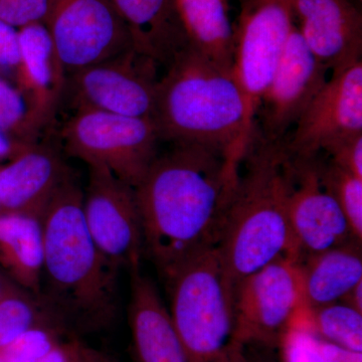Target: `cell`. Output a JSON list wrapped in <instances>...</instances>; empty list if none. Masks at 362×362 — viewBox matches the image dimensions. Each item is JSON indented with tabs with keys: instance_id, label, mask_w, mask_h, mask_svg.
I'll use <instances>...</instances> for the list:
<instances>
[{
	"instance_id": "obj_1",
	"label": "cell",
	"mask_w": 362,
	"mask_h": 362,
	"mask_svg": "<svg viewBox=\"0 0 362 362\" xmlns=\"http://www.w3.org/2000/svg\"><path fill=\"white\" fill-rule=\"evenodd\" d=\"M240 168L218 150L173 145L135 187L144 255L165 280L188 259L218 247Z\"/></svg>"
},
{
	"instance_id": "obj_2",
	"label": "cell",
	"mask_w": 362,
	"mask_h": 362,
	"mask_svg": "<svg viewBox=\"0 0 362 362\" xmlns=\"http://www.w3.org/2000/svg\"><path fill=\"white\" fill-rule=\"evenodd\" d=\"M83 195L71 175L42 216L44 265L39 298L73 338L107 329L118 313L120 271L90 237Z\"/></svg>"
},
{
	"instance_id": "obj_3",
	"label": "cell",
	"mask_w": 362,
	"mask_h": 362,
	"mask_svg": "<svg viewBox=\"0 0 362 362\" xmlns=\"http://www.w3.org/2000/svg\"><path fill=\"white\" fill-rule=\"evenodd\" d=\"M289 178L284 142L256 136L240 164L218 246L233 290L276 259H296L288 216Z\"/></svg>"
},
{
	"instance_id": "obj_4",
	"label": "cell",
	"mask_w": 362,
	"mask_h": 362,
	"mask_svg": "<svg viewBox=\"0 0 362 362\" xmlns=\"http://www.w3.org/2000/svg\"><path fill=\"white\" fill-rule=\"evenodd\" d=\"M153 119L162 141L218 150L240 168L245 107L232 68L188 47L158 80Z\"/></svg>"
},
{
	"instance_id": "obj_5",
	"label": "cell",
	"mask_w": 362,
	"mask_h": 362,
	"mask_svg": "<svg viewBox=\"0 0 362 362\" xmlns=\"http://www.w3.org/2000/svg\"><path fill=\"white\" fill-rule=\"evenodd\" d=\"M169 312L192 362H218L235 341L233 286L218 247L188 259L164 280Z\"/></svg>"
},
{
	"instance_id": "obj_6",
	"label": "cell",
	"mask_w": 362,
	"mask_h": 362,
	"mask_svg": "<svg viewBox=\"0 0 362 362\" xmlns=\"http://www.w3.org/2000/svg\"><path fill=\"white\" fill-rule=\"evenodd\" d=\"M293 0H246L233 28L232 73L245 107L242 150L256 137L262 99L295 26Z\"/></svg>"
},
{
	"instance_id": "obj_7",
	"label": "cell",
	"mask_w": 362,
	"mask_h": 362,
	"mask_svg": "<svg viewBox=\"0 0 362 362\" xmlns=\"http://www.w3.org/2000/svg\"><path fill=\"white\" fill-rule=\"evenodd\" d=\"M66 154L101 166L136 187L159 154L162 142L151 117L77 111L62 130Z\"/></svg>"
},
{
	"instance_id": "obj_8",
	"label": "cell",
	"mask_w": 362,
	"mask_h": 362,
	"mask_svg": "<svg viewBox=\"0 0 362 362\" xmlns=\"http://www.w3.org/2000/svg\"><path fill=\"white\" fill-rule=\"evenodd\" d=\"M233 310L235 341L280 347L307 312L297 259L283 257L240 281L233 290Z\"/></svg>"
},
{
	"instance_id": "obj_9",
	"label": "cell",
	"mask_w": 362,
	"mask_h": 362,
	"mask_svg": "<svg viewBox=\"0 0 362 362\" xmlns=\"http://www.w3.org/2000/svg\"><path fill=\"white\" fill-rule=\"evenodd\" d=\"M156 66L131 49L66 76L64 99L68 96L75 112L153 118Z\"/></svg>"
},
{
	"instance_id": "obj_10",
	"label": "cell",
	"mask_w": 362,
	"mask_h": 362,
	"mask_svg": "<svg viewBox=\"0 0 362 362\" xmlns=\"http://www.w3.org/2000/svg\"><path fill=\"white\" fill-rule=\"evenodd\" d=\"M83 213L95 245L114 268L141 267L144 240L135 187L108 169L89 166Z\"/></svg>"
},
{
	"instance_id": "obj_11",
	"label": "cell",
	"mask_w": 362,
	"mask_h": 362,
	"mask_svg": "<svg viewBox=\"0 0 362 362\" xmlns=\"http://www.w3.org/2000/svg\"><path fill=\"white\" fill-rule=\"evenodd\" d=\"M44 23L66 76L133 49L108 0H49Z\"/></svg>"
},
{
	"instance_id": "obj_12",
	"label": "cell",
	"mask_w": 362,
	"mask_h": 362,
	"mask_svg": "<svg viewBox=\"0 0 362 362\" xmlns=\"http://www.w3.org/2000/svg\"><path fill=\"white\" fill-rule=\"evenodd\" d=\"M288 216L297 261L356 240L326 185L318 156H290Z\"/></svg>"
},
{
	"instance_id": "obj_13",
	"label": "cell",
	"mask_w": 362,
	"mask_h": 362,
	"mask_svg": "<svg viewBox=\"0 0 362 362\" xmlns=\"http://www.w3.org/2000/svg\"><path fill=\"white\" fill-rule=\"evenodd\" d=\"M362 133V62L327 78L284 142L290 156H318L343 138Z\"/></svg>"
},
{
	"instance_id": "obj_14",
	"label": "cell",
	"mask_w": 362,
	"mask_h": 362,
	"mask_svg": "<svg viewBox=\"0 0 362 362\" xmlns=\"http://www.w3.org/2000/svg\"><path fill=\"white\" fill-rule=\"evenodd\" d=\"M327 69L315 58L295 25L258 112L262 137L283 141L327 81Z\"/></svg>"
},
{
	"instance_id": "obj_15",
	"label": "cell",
	"mask_w": 362,
	"mask_h": 362,
	"mask_svg": "<svg viewBox=\"0 0 362 362\" xmlns=\"http://www.w3.org/2000/svg\"><path fill=\"white\" fill-rule=\"evenodd\" d=\"M293 11L305 44L328 71L361 61L362 16L350 0H293Z\"/></svg>"
},
{
	"instance_id": "obj_16",
	"label": "cell",
	"mask_w": 362,
	"mask_h": 362,
	"mask_svg": "<svg viewBox=\"0 0 362 362\" xmlns=\"http://www.w3.org/2000/svg\"><path fill=\"white\" fill-rule=\"evenodd\" d=\"M20 62L13 83L40 132L54 121L65 96L66 73L44 23L18 28Z\"/></svg>"
},
{
	"instance_id": "obj_17",
	"label": "cell",
	"mask_w": 362,
	"mask_h": 362,
	"mask_svg": "<svg viewBox=\"0 0 362 362\" xmlns=\"http://www.w3.org/2000/svg\"><path fill=\"white\" fill-rule=\"evenodd\" d=\"M73 175L59 152L39 141L30 143L0 164V211L42 218L52 197Z\"/></svg>"
},
{
	"instance_id": "obj_18",
	"label": "cell",
	"mask_w": 362,
	"mask_h": 362,
	"mask_svg": "<svg viewBox=\"0 0 362 362\" xmlns=\"http://www.w3.org/2000/svg\"><path fill=\"white\" fill-rule=\"evenodd\" d=\"M130 275L128 322L138 362H192L156 284L141 267Z\"/></svg>"
},
{
	"instance_id": "obj_19",
	"label": "cell",
	"mask_w": 362,
	"mask_h": 362,
	"mask_svg": "<svg viewBox=\"0 0 362 362\" xmlns=\"http://www.w3.org/2000/svg\"><path fill=\"white\" fill-rule=\"evenodd\" d=\"M127 28L133 49L168 68L188 45L175 0H108Z\"/></svg>"
},
{
	"instance_id": "obj_20",
	"label": "cell",
	"mask_w": 362,
	"mask_h": 362,
	"mask_svg": "<svg viewBox=\"0 0 362 362\" xmlns=\"http://www.w3.org/2000/svg\"><path fill=\"white\" fill-rule=\"evenodd\" d=\"M298 263L307 310L335 303L362 281L361 242L351 240Z\"/></svg>"
},
{
	"instance_id": "obj_21",
	"label": "cell",
	"mask_w": 362,
	"mask_h": 362,
	"mask_svg": "<svg viewBox=\"0 0 362 362\" xmlns=\"http://www.w3.org/2000/svg\"><path fill=\"white\" fill-rule=\"evenodd\" d=\"M44 265L42 218L0 211V267L21 289L39 297Z\"/></svg>"
},
{
	"instance_id": "obj_22",
	"label": "cell",
	"mask_w": 362,
	"mask_h": 362,
	"mask_svg": "<svg viewBox=\"0 0 362 362\" xmlns=\"http://www.w3.org/2000/svg\"><path fill=\"white\" fill-rule=\"evenodd\" d=\"M188 45L218 65L232 68L233 28L225 0H175Z\"/></svg>"
},
{
	"instance_id": "obj_23",
	"label": "cell",
	"mask_w": 362,
	"mask_h": 362,
	"mask_svg": "<svg viewBox=\"0 0 362 362\" xmlns=\"http://www.w3.org/2000/svg\"><path fill=\"white\" fill-rule=\"evenodd\" d=\"M299 325L325 341L362 352V313L341 302L308 309Z\"/></svg>"
},
{
	"instance_id": "obj_24",
	"label": "cell",
	"mask_w": 362,
	"mask_h": 362,
	"mask_svg": "<svg viewBox=\"0 0 362 362\" xmlns=\"http://www.w3.org/2000/svg\"><path fill=\"white\" fill-rule=\"evenodd\" d=\"M37 326H51L66 334L42 300L32 293L20 288L0 301V350Z\"/></svg>"
},
{
	"instance_id": "obj_25",
	"label": "cell",
	"mask_w": 362,
	"mask_h": 362,
	"mask_svg": "<svg viewBox=\"0 0 362 362\" xmlns=\"http://www.w3.org/2000/svg\"><path fill=\"white\" fill-rule=\"evenodd\" d=\"M322 175L352 235L362 242V178L343 170L329 160L322 161Z\"/></svg>"
},
{
	"instance_id": "obj_26",
	"label": "cell",
	"mask_w": 362,
	"mask_h": 362,
	"mask_svg": "<svg viewBox=\"0 0 362 362\" xmlns=\"http://www.w3.org/2000/svg\"><path fill=\"white\" fill-rule=\"evenodd\" d=\"M0 131L21 143L39 140L40 131L33 123L25 99L13 81L0 75Z\"/></svg>"
},
{
	"instance_id": "obj_27",
	"label": "cell",
	"mask_w": 362,
	"mask_h": 362,
	"mask_svg": "<svg viewBox=\"0 0 362 362\" xmlns=\"http://www.w3.org/2000/svg\"><path fill=\"white\" fill-rule=\"evenodd\" d=\"M62 335L66 334L51 326L33 327L0 350V358L4 362H39L58 346Z\"/></svg>"
},
{
	"instance_id": "obj_28",
	"label": "cell",
	"mask_w": 362,
	"mask_h": 362,
	"mask_svg": "<svg viewBox=\"0 0 362 362\" xmlns=\"http://www.w3.org/2000/svg\"><path fill=\"white\" fill-rule=\"evenodd\" d=\"M283 362H325L318 346L317 337L304 326H294L280 345Z\"/></svg>"
},
{
	"instance_id": "obj_29",
	"label": "cell",
	"mask_w": 362,
	"mask_h": 362,
	"mask_svg": "<svg viewBox=\"0 0 362 362\" xmlns=\"http://www.w3.org/2000/svg\"><path fill=\"white\" fill-rule=\"evenodd\" d=\"M49 0H0V20L16 28L45 23Z\"/></svg>"
},
{
	"instance_id": "obj_30",
	"label": "cell",
	"mask_w": 362,
	"mask_h": 362,
	"mask_svg": "<svg viewBox=\"0 0 362 362\" xmlns=\"http://www.w3.org/2000/svg\"><path fill=\"white\" fill-rule=\"evenodd\" d=\"M324 152L329 156L331 163L362 178V133L343 138Z\"/></svg>"
},
{
	"instance_id": "obj_31",
	"label": "cell",
	"mask_w": 362,
	"mask_h": 362,
	"mask_svg": "<svg viewBox=\"0 0 362 362\" xmlns=\"http://www.w3.org/2000/svg\"><path fill=\"white\" fill-rule=\"evenodd\" d=\"M20 62L18 28L0 20V75L13 81Z\"/></svg>"
},
{
	"instance_id": "obj_32",
	"label": "cell",
	"mask_w": 362,
	"mask_h": 362,
	"mask_svg": "<svg viewBox=\"0 0 362 362\" xmlns=\"http://www.w3.org/2000/svg\"><path fill=\"white\" fill-rule=\"evenodd\" d=\"M317 346L325 362H362V352L338 346L317 337Z\"/></svg>"
},
{
	"instance_id": "obj_33",
	"label": "cell",
	"mask_w": 362,
	"mask_h": 362,
	"mask_svg": "<svg viewBox=\"0 0 362 362\" xmlns=\"http://www.w3.org/2000/svg\"><path fill=\"white\" fill-rule=\"evenodd\" d=\"M243 349L247 362H283L280 347L252 342L243 344Z\"/></svg>"
},
{
	"instance_id": "obj_34",
	"label": "cell",
	"mask_w": 362,
	"mask_h": 362,
	"mask_svg": "<svg viewBox=\"0 0 362 362\" xmlns=\"http://www.w3.org/2000/svg\"><path fill=\"white\" fill-rule=\"evenodd\" d=\"M70 344L74 362H105L104 354L86 346L78 338H71Z\"/></svg>"
},
{
	"instance_id": "obj_35",
	"label": "cell",
	"mask_w": 362,
	"mask_h": 362,
	"mask_svg": "<svg viewBox=\"0 0 362 362\" xmlns=\"http://www.w3.org/2000/svg\"><path fill=\"white\" fill-rule=\"evenodd\" d=\"M30 143H21L0 131V164L11 160Z\"/></svg>"
},
{
	"instance_id": "obj_36",
	"label": "cell",
	"mask_w": 362,
	"mask_h": 362,
	"mask_svg": "<svg viewBox=\"0 0 362 362\" xmlns=\"http://www.w3.org/2000/svg\"><path fill=\"white\" fill-rule=\"evenodd\" d=\"M39 362H74L70 341L59 343L58 346L51 350Z\"/></svg>"
},
{
	"instance_id": "obj_37",
	"label": "cell",
	"mask_w": 362,
	"mask_h": 362,
	"mask_svg": "<svg viewBox=\"0 0 362 362\" xmlns=\"http://www.w3.org/2000/svg\"><path fill=\"white\" fill-rule=\"evenodd\" d=\"M339 302L362 313V281L347 292Z\"/></svg>"
},
{
	"instance_id": "obj_38",
	"label": "cell",
	"mask_w": 362,
	"mask_h": 362,
	"mask_svg": "<svg viewBox=\"0 0 362 362\" xmlns=\"http://www.w3.org/2000/svg\"><path fill=\"white\" fill-rule=\"evenodd\" d=\"M218 362H247L243 344L239 342L233 343V346L226 352V356Z\"/></svg>"
},
{
	"instance_id": "obj_39",
	"label": "cell",
	"mask_w": 362,
	"mask_h": 362,
	"mask_svg": "<svg viewBox=\"0 0 362 362\" xmlns=\"http://www.w3.org/2000/svg\"><path fill=\"white\" fill-rule=\"evenodd\" d=\"M20 288L11 279H6L4 276L0 275V301L4 298H6L7 295L16 291V290L20 289Z\"/></svg>"
},
{
	"instance_id": "obj_40",
	"label": "cell",
	"mask_w": 362,
	"mask_h": 362,
	"mask_svg": "<svg viewBox=\"0 0 362 362\" xmlns=\"http://www.w3.org/2000/svg\"><path fill=\"white\" fill-rule=\"evenodd\" d=\"M104 361L105 362H117L116 361H114L113 358H111V357L106 356V354H104Z\"/></svg>"
},
{
	"instance_id": "obj_41",
	"label": "cell",
	"mask_w": 362,
	"mask_h": 362,
	"mask_svg": "<svg viewBox=\"0 0 362 362\" xmlns=\"http://www.w3.org/2000/svg\"><path fill=\"white\" fill-rule=\"evenodd\" d=\"M0 362H4V361H2V359H1V358H0Z\"/></svg>"
},
{
	"instance_id": "obj_42",
	"label": "cell",
	"mask_w": 362,
	"mask_h": 362,
	"mask_svg": "<svg viewBox=\"0 0 362 362\" xmlns=\"http://www.w3.org/2000/svg\"><path fill=\"white\" fill-rule=\"evenodd\" d=\"M359 1H361V0H359Z\"/></svg>"
}]
</instances>
